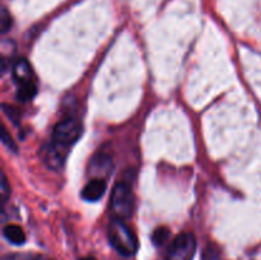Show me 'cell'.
<instances>
[{
	"instance_id": "6da1fadb",
	"label": "cell",
	"mask_w": 261,
	"mask_h": 260,
	"mask_svg": "<svg viewBox=\"0 0 261 260\" xmlns=\"http://www.w3.org/2000/svg\"><path fill=\"white\" fill-rule=\"evenodd\" d=\"M109 239L112 247L124 256H133L138 250V239L124 219H112L109 226Z\"/></svg>"
},
{
	"instance_id": "7a4b0ae2",
	"label": "cell",
	"mask_w": 261,
	"mask_h": 260,
	"mask_svg": "<svg viewBox=\"0 0 261 260\" xmlns=\"http://www.w3.org/2000/svg\"><path fill=\"white\" fill-rule=\"evenodd\" d=\"M110 205L116 218L125 219L132 217L134 211V194L129 184L121 181L115 185L110 199Z\"/></svg>"
},
{
	"instance_id": "3957f363",
	"label": "cell",
	"mask_w": 261,
	"mask_h": 260,
	"mask_svg": "<svg viewBox=\"0 0 261 260\" xmlns=\"http://www.w3.org/2000/svg\"><path fill=\"white\" fill-rule=\"evenodd\" d=\"M196 251V239L190 232L177 235L167 250L165 260H193Z\"/></svg>"
},
{
	"instance_id": "277c9868",
	"label": "cell",
	"mask_w": 261,
	"mask_h": 260,
	"mask_svg": "<svg viewBox=\"0 0 261 260\" xmlns=\"http://www.w3.org/2000/svg\"><path fill=\"white\" fill-rule=\"evenodd\" d=\"M82 135V125L78 120L73 117L61 120L55 125L53 132V142L63 145L65 148H70Z\"/></svg>"
},
{
	"instance_id": "5b68a950",
	"label": "cell",
	"mask_w": 261,
	"mask_h": 260,
	"mask_svg": "<svg viewBox=\"0 0 261 260\" xmlns=\"http://www.w3.org/2000/svg\"><path fill=\"white\" fill-rule=\"evenodd\" d=\"M69 148L63 147L58 143L51 140L47 145H45L42 149L43 162L46 163L48 168L54 171H60L64 167L66 155H68Z\"/></svg>"
},
{
	"instance_id": "8992f818",
	"label": "cell",
	"mask_w": 261,
	"mask_h": 260,
	"mask_svg": "<svg viewBox=\"0 0 261 260\" xmlns=\"http://www.w3.org/2000/svg\"><path fill=\"white\" fill-rule=\"evenodd\" d=\"M112 167V160L105 153H98L91 160V173L97 176L96 178H103V176L110 175Z\"/></svg>"
},
{
	"instance_id": "52a82bcc",
	"label": "cell",
	"mask_w": 261,
	"mask_h": 260,
	"mask_svg": "<svg viewBox=\"0 0 261 260\" xmlns=\"http://www.w3.org/2000/svg\"><path fill=\"white\" fill-rule=\"evenodd\" d=\"M106 191V181L103 178H92L82 191V196L87 201H97L103 196Z\"/></svg>"
},
{
	"instance_id": "ba28073f",
	"label": "cell",
	"mask_w": 261,
	"mask_h": 260,
	"mask_svg": "<svg viewBox=\"0 0 261 260\" xmlns=\"http://www.w3.org/2000/svg\"><path fill=\"white\" fill-rule=\"evenodd\" d=\"M13 78L18 86L35 81L33 70L25 59H18L13 66Z\"/></svg>"
},
{
	"instance_id": "9c48e42d",
	"label": "cell",
	"mask_w": 261,
	"mask_h": 260,
	"mask_svg": "<svg viewBox=\"0 0 261 260\" xmlns=\"http://www.w3.org/2000/svg\"><path fill=\"white\" fill-rule=\"evenodd\" d=\"M4 237L13 245H23L25 242V233L18 224H8L3 229Z\"/></svg>"
},
{
	"instance_id": "30bf717a",
	"label": "cell",
	"mask_w": 261,
	"mask_h": 260,
	"mask_svg": "<svg viewBox=\"0 0 261 260\" xmlns=\"http://www.w3.org/2000/svg\"><path fill=\"white\" fill-rule=\"evenodd\" d=\"M37 94V84L36 82H28V83L20 84L17 89V99L22 102H28L35 98Z\"/></svg>"
},
{
	"instance_id": "8fae6325",
	"label": "cell",
	"mask_w": 261,
	"mask_h": 260,
	"mask_svg": "<svg viewBox=\"0 0 261 260\" xmlns=\"http://www.w3.org/2000/svg\"><path fill=\"white\" fill-rule=\"evenodd\" d=\"M170 237V229L167 227H158L152 235V241L155 246H162Z\"/></svg>"
},
{
	"instance_id": "7c38bea8",
	"label": "cell",
	"mask_w": 261,
	"mask_h": 260,
	"mask_svg": "<svg viewBox=\"0 0 261 260\" xmlns=\"http://www.w3.org/2000/svg\"><path fill=\"white\" fill-rule=\"evenodd\" d=\"M0 27H2L3 33H7L8 31L10 30V27H12V17H10L9 13L7 12V9H3V12H2Z\"/></svg>"
},
{
	"instance_id": "4fadbf2b",
	"label": "cell",
	"mask_w": 261,
	"mask_h": 260,
	"mask_svg": "<svg viewBox=\"0 0 261 260\" xmlns=\"http://www.w3.org/2000/svg\"><path fill=\"white\" fill-rule=\"evenodd\" d=\"M2 140H3V143H4V144L7 145L10 150H12V152H17V144L14 143L13 138L8 134V132L5 127H3V130H2Z\"/></svg>"
},
{
	"instance_id": "5bb4252c",
	"label": "cell",
	"mask_w": 261,
	"mask_h": 260,
	"mask_svg": "<svg viewBox=\"0 0 261 260\" xmlns=\"http://www.w3.org/2000/svg\"><path fill=\"white\" fill-rule=\"evenodd\" d=\"M9 194H10V186H9V184H8L7 177H5V175L3 173V178H2V200H3V203H5V201H7Z\"/></svg>"
},
{
	"instance_id": "9a60e30c",
	"label": "cell",
	"mask_w": 261,
	"mask_h": 260,
	"mask_svg": "<svg viewBox=\"0 0 261 260\" xmlns=\"http://www.w3.org/2000/svg\"><path fill=\"white\" fill-rule=\"evenodd\" d=\"M81 260H97V259L93 256H87V257H83V259H81Z\"/></svg>"
},
{
	"instance_id": "2e32d148",
	"label": "cell",
	"mask_w": 261,
	"mask_h": 260,
	"mask_svg": "<svg viewBox=\"0 0 261 260\" xmlns=\"http://www.w3.org/2000/svg\"><path fill=\"white\" fill-rule=\"evenodd\" d=\"M35 260H48V259H46V257H36Z\"/></svg>"
}]
</instances>
